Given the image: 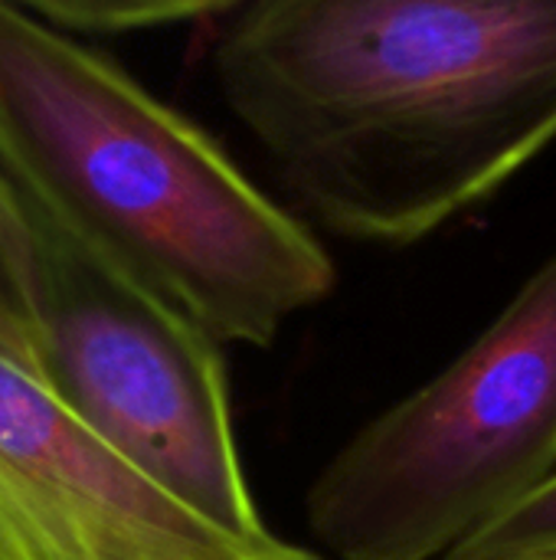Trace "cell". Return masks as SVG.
<instances>
[{
    "label": "cell",
    "instance_id": "cell-1",
    "mask_svg": "<svg viewBox=\"0 0 556 560\" xmlns=\"http://www.w3.org/2000/svg\"><path fill=\"white\" fill-rule=\"evenodd\" d=\"M213 79L324 230L400 249L556 141V0H246Z\"/></svg>",
    "mask_w": 556,
    "mask_h": 560
},
{
    "label": "cell",
    "instance_id": "cell-2",
    "mask_svg": "<svg viewBox=\"0 0 556 560\" xmlns=\"http://www.w3.org/2000/svg\"><path fill=\"white\" fill-rule=\"evenodd\" d=\"M0 167L36 213L200 322L269 348L338 266L190 118L108 56L0 0Z\"/></svg>",
    "mask_w": 556,
    "mask_h": 560
},
{
    "label": "cell",
    "instance_id": "cell-3",
    "mask_svg": "<svg viewBox=\"0 0 556 560\" xmlns=\"http://www.w3.org/2000/svg\"><path fill=\"white\" fill-rule=\"evenodd\" d=\"M556 472V253L436 377L315 476L305 518L338 560H446Z\"/></svg>",
    "mask_w": 556,
    "mask_h": 560
},
{
    "label": "cell",
    "instance_id": "cell-4",
    "mask_svg": "<svg viewBox=\"0 0 556 560\" xmlns=\"http://www.w3.org/2000/svg\"><path fill=\"white\" fill-rule=\"evenodd\" d=\"M26 210L36 233L46 390L210 522L236 535H269L242 469L220 341L174 302Z\"/></svg>",
    "mask_w": 556,
    "mask_h": 560
},
{
    "label": "cell",
    "instance_id": "cell-5",
    "mask_svg": "<svg viewBox=\"0 0 556 560\" xmlns=\"http://www.w3.org/2000/svg\"><path fill=\"white\" fill-rule=\"evenodd\" d=\"M0 560H321L236 535L134 469L0 354Z\"/></svg>",
    "mask_w": 556,
    "mask_h": 560
},
{
    "label": "cell",
    "instance_id": "cell-6",
    "mask_svg": "<svg viewBox=\"0 0 556 560\" xmlns=\"http://www.w3.org/2000/svg\"><path fill=\"white\" fill-rule=\"evenodd\" d=\"M0 354L43 374L36 315V233L29 210L0 167Z\"/></svg>",
    "mask_w": 556,
    "mask_h": 560
},
{
    "label": "cell",
    "instance_id": "cell-7",
    "mask_svg": "<svg viewBox=\"0 0 556 560\" xmlns=\"http://www.w3.org/2000/svg\"><path fill=\"white\" fill-rule=\"evenodd\" d=\"M62 33H131L233 13L246 0H10Z\"/></svg>",
    "mask_w": 556,
    "mask_h": 560
},
{
    "label": "cell",
    "instance_id": "cell-8",
    "mask_svg": "<svg viewBox=\"0 0 556 560\" xmlns=\"http://www.w3.org/2000/svg\"><path fill=\"white\" fill-rule=\"evenodd\" d=\"M446 560H556V472Z\"/></svg>",
    "mask_w": 556,
    "mask_h": 560
}]
</instances>
